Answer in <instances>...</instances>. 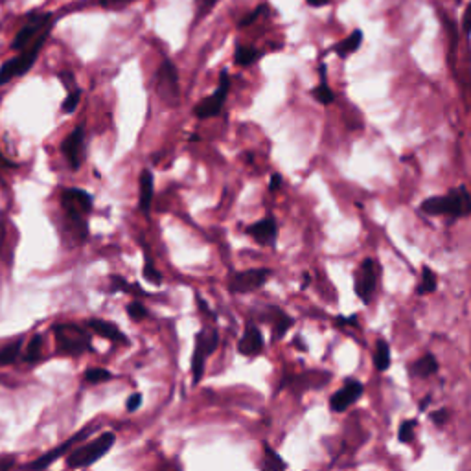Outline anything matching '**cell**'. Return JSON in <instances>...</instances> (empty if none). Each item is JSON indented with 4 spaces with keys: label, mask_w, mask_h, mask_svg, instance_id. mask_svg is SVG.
<instances>
[{
    "label": "cell",
    "mask_w": 471,
    "mask_h": 471,
    "mask_svg": "<svg viewBox=\"0 0 471 471\" xmlns=\"http://www.w3.org/2000/svg\"><path fill=\"white\" fill-rule=\"evenodd\" d=\"M87 326L91 332H94L100 337L111 341V343H120V345H129V337H127L120 328L113 324L109 321H104V319H91L87 322Z\"/></svg>",
    "instance_id": "obj_17"
},
{
    "label": "cell",
    "mask_w": 471,
    "mask_h": 471,
    "mask_svg": "<svg viewBox=\"0 0 471 471\" xmlns=\"http://www.w3.org/2000/svg\"><path fill=\"white\" fill-rule=\"evenodd\" d=\"M264 8H265V6L256 8V10H254L253 13H249L247 17H243L242 21H240V24H238V26H240V28H245V26H251V24H253L254 21H256V19H258L260 15H262V12H264Z\"/></svg>",
    "instance_id": "obj_39"
},
{
    "label": "cell",
    "mask_w": 471,
    "mask_h": 471,
    "mask_svg": "<svg viewBox=\"0 0 471 471\" xmlns=\"http://www.w3.org/2000/svg\"><path fill=\"white\" fill-rule=\"evenodd\" d=\"M61 207L65 210V216L76 227V230L87 236V232H89L87 216L92 212V207H94L91 194L81 190V188H67L61 194Z\"/></svg>",
    "instance_id": "obj_2"
},
{
    "label": "cell",
    "mask_w": 471,
    "mask_h": 471,
    "mask_svg": "<svg viewBox=\"0 0 471 471\" xmlns=\"http://www.w3.org/2000/svg\"><path fill=\"white\" fill-rule=\"evenodd\" d=\"M374 365L380 372H387L389 367H391V346H389L387 341H378L376 352H374Z\"/></svg>",
    "instance_id": "obj_22"
},
{
    "label": "cell",
    "mask_w": 471,
    "mask_h": 471,
    "mask_svg": "<svg viewBox=\"0 0 471 471\" xmlns=\"http://www.w3.org/2000/svg\"><path fill=\"white\" fill-rule=\"evenodd\" d=\"M449 416H451V414H449L448 409H440V411H435V413H431V422L435 424V426L442 427L449 422Z\"/></svg>",
    "instance_id": "obj_37"
},
{
    "label": "cell",
    "mask_w": 471,
    "mask_h": 471,
    "mask_svg": "<svg viewBox=\"0 0 471 471\" xmlns=\"http://www.w3.org/2000/svg\"><path fill=\"white\" fill-rule=\"evenodd\" d=\"M21 350H23V341L19 339L15 343H10V345L2 346L0 348V367H6V365H13L17 361L19 356H21Z\"/></svg>",
    "instance_id": "obj_26"
},
{
    "label": "cell",
    "mask_w": 471,
    "mask_h": 471,
    "mask_svg": "<svg viewBox=\"0 0 471 471\" xmlns=\"http://www.w3.org/2000/svg\"><path fill=\"white\" fill-rule=\"evenodd\" d=\"M126 311H127V315H129V319L135 322L144 321L146 317H148V310H146V306L142 304L140 300H133V302H129Z\"/></svg>",
    "instance_id": "obj_33"
},
{
    "label": "cell",
    "mask_w": 471,
    "mask_h": 471,
    "mask_svg": "<svg viewBox=\"0 0 471 471\" xmlns=\"http://www.w3.org/2000/svg\"><path fill=\"white\" fill-rule=\"evenodd\" d=\"M54 335L58 341V348L65 356H81L85 352L92 350L91 334L80 324H58L54 326Z\"/></svg>",
    "instance_id": "obj_4"
},
{
    "label": "cell",
    "mask_w": 471,
    "mask_h": 471,
    "mask_svg": "<svg viewBox=\"0 0 471 471\" xmlns=\"http://www.w3.org/2000/svg\"><path fill=\"white\" fill-rule=\"evenodd\" d=\"M92 433H94V426H87L83 431L76 433L74 437H70L69 440H65L61 446L50 449V451H46L45 455L37 457L34 462H30V464L24 466V471H43V470H46V468H48L50 464H54L56 460H59L61 457H67V453H70V451H72V448H74L76 444L85 442L87 438L91 437Z\"/></svg>",
    "instance_id": "obj_8"
},
{
    "label": "cell",
    "mask_w": 471,
    "mask_h": 471,
    "mask_svg": "<svg viewBox=\"0 0 471 471\" xmlns=\"http://www.w3.org/2000/svg\"><path fill=\"white\" fill-rule=\"evenodd\" d=\"M414 427H416V420H405L400 429H398V438L402 444H409L414 437Z\"/></svg>",
    "instance_id": "obj_35"
},
{
    "label": "cell",
    "mask_w": 471,
    "mask_h": 471,
    "mask_svg": "<svg viewBox=\"0 0 471 471\" xmlns=\"http://www.w3.org/2000/svg\"><path fill=\"white\" fill-rule=\"evenodd\" d=\"M361 43H363V32L361 30H356V32H352L345 41H341L339 45L335 46V52H337V56H341V58H346V56L357 52V50H359V46H361Z\"/></svg>",
    "instance_id": "obj_21"
},
{
    "label": "cell",
    "mask_w": 471,
    "mask_h": 471,
    "mask_svg": "<svg viewBox=\"0 0 471 471\" xmlns=\"http://www.w3.org/2000/svg\"><path fill=\"white\" fill-rule=\"evenodd\" d=\"M43 346H45V339L43 335H34L32 339L28 341L26 345V350H24V363H37L43 356Z\"/></svg>",
    "instance_id": "obj_25"
},
{
    "label": "cell",
    "mask_w": 471,
    "mask_h": 471,
    "mask_svg": "<svg viewBox=\"0 0 471 471\" xmlns=\"http://www.w3.org/2000/svg\"><path fill=\"white\" fill-rule=\"evenodd\" d=\"M306 2H308L311 8H321V6H326L330 0H306Z\"/></svg>",
    "instance_id": "obj_46"
},
{
    "label": "cell",
    "mask_w": 471,
    "mask_h": 471,
    "mask_svg": "<svg viewBox=\"0 0 471 471\" xmlns=\"http://www.w3.org/2000/svg\"><path fill=\"white\" fill-rule=\"evenodd\" d=\"M363 391H365V387H363L361 381L346 380L343 389H339L334 396L330 398V409L334 413H345L363 396Z\"/></svg>",
    "instance_id": "obj_12"
},
{
    "label": "cell",
    "mask_w": 471,
    "mask_h": 471,
    "mask_svg": "<svg viewBox=\"0 0 471 471\" xmlns=\"http://www.w3.org/2000/svg\"><path fill=\"white\" fill-rule=\"evenodd\" d=\"M219 345V335L216 330H203L196 335V346H194V356H192V378L194 385L203 380L205 365L207 359L212 356Z\"/></svg>",
    "instance_id": "obj_6"
},
{
    "label": "cell",
    "mask_w": 471,
    "mask_h": 471,
    "mask_svg": "<svg viewBox=\"0 0 471 471\" xmlns=\"http://www.w3.org/2000/svg\"><path fill=\"white\" fill-rule=\"evenodd\" d=\"M111 291L113 293H116V291H124V293H135V295H140V297H144L146 291H142V289L138 288V286H135V284H127L126 278H122V276H111Z\"/></svg>",
    "instance_id": "obj_30"
},
{
    "label": "cell",
    "mask_w": 471,
    "mask_h": 471,
    "mask_svg": "<svg viewBox=\"0 0 471 471\" xmlns=\"http://www.w3.org/2000/svg\"><path fill=\"white\" fill-rule=\"evenodd\" d=\"M311 96L319 102V104H322V105H330V104H334V100H335V94H334V91L328 87V83L326 81H321V85H317L313 91H311Z\"/></svg>",
    "instance_id": "obj_31"
},
{
    "label": "cell",
    "mask_w": 471,
    "mask_h": 471,
    "mask_svg": "<svg viewBox=\"0 0 471 471\" xmlns=\"http://www.w3.org/2000/svg\"><path fill=\"white\" fill-rule=\"evenodd\" d=\"M54 28V15L50 12H43V13H32L24 24L19 28V32L13 37L12 45V52L23 54L26 50H30L32 46L39 41V37L45 32Z\"/></svg>",
    "instance_id": "obj_3"
},
{
    "label": "cell",
    "mask_w": 471,
    "mask_h": 471,
    "mask_svg": "<svg viewBox=\"0 0 471 471\" xmlns=\"http://www.w3.org/2000/svg\"><path fill=\"white\" fill-rule=\"evenodd\" d=\"M190 142H201V135H190Z\"/></svg>",
    "instance_id": "obj_47"
},
{
    "label": "cell",
    "mask_w": 471,
    "mask_h": 471,
    "mask_svg": "<svg viewBox=\"0 0 471 471\" xmlns=\"http://www.w3.org/2000/svg\"><path fill=\"white\" fill-rule=\"evenodd\" d=\"M140 405H142V394H140V392H135V394H131V396L127 398L126 409L129 413H135Z\"/></svg>",
    "instance_id": "obj_38"
},
{
    "label": "cell",
    "mask_w": 471,
    "mask_h": 471,
    "mask_svg": "<svg viewBox=\"0 0 471 471\" xmlns=\"http://www.w3.org/2000/svg\"><path fill=\"white\" fill-rule=\"evenodd\" d=\"M420 208H422V212L427 214V216H433V218L446 216V199H444V196L429 197V199L422 203Z\"/></svg>",
    "instance_id": "obj_27"
},
{
    "label": "cell",
    "mask_w": 471,
    "mask_h": 471,
    "mask_svg": "<svg viewBox=\"0 0 471 471\" xmlns=\"http://www.w3.org/2000/svg\"><path fill=\"white\" fill-rule=\"evenodd\" d=\"M462 28H464V32L468 35L471 34V2L468 4V8H466L464 17H462Z\"/></svg>",
    "instance_id": "obj_42"
},
{
    "label": "cell",
    "mask_w": 471,
    "mask_h": 471,
    "mask_svg": "<svg viewBox=\"0 0 471 471\" xmlns=\"http://www.w3.org/2000/svg\"><path fill=\"white\" fill-rule=\"evenodd\" d=\"M59 80H63V85L69 89V92L74 91V89H78V87H76V83H74V74H72L70 70H65V72H61V74H59Z\"/></svg>",
    "instance_id": "obj_40"
},
{
    "label": "cell",
    "mask_w": 471,
    "mask_h": 471,
    "mask_svg": "<svg viewBox=\"0 0 471 471\" xmlns=\"http://www.w3.org/2000/svg\"><path fill=\"white\" fill-rule=\"evenodd\" d=\"M260 50H256L254 46H238L234 52V63L238 67H251L260 59Z\"/></svg>",
    "instance_id": "obj_23"
},
{
    "label": "cell",
    "mask_w": 471,
    "mask_h": 471,
    "mask_svg": "<svg viewBox=\"0 0 471 471\" xmlns=\"http://www.w3.org/2000/svg\"><path fill=\"white\" fill-rule=\"evenodd\" d=\"M376 286H378V267H376V262H374V260L367 258L363 262L356 275L357 297H359L365 304H368V302L372 300Z\"/></svg>",
    "instance_id": "obj_11"
},
{
    "label": "cell",
    "mask_w": 471,
    "mask_h": 471,
    "mask_svg": "<svg viewBox=\"0 0 471 471\" xmlns=\"http://www.w3.org/2000/svg\"><path fill=\"white\" fill-rule=\"evenodd\" d=\"M245 234L251 236L254 242L264 245V247H275L276 238H278V225L275 218L260 219L256 223L249 225L245 229Z\"/></svg>",
    "instance_id": "obj_14"
},
{
    "label": "cell",
    "mask_w": 471,
    "mask_h": 471,
    "mask_svg": "<svg viewBox=\"0 0 471 471\" xmlns=\"http://www.w3.org/2000/svg\"><path fill=\"white\" fill-rule=\"evenodd\" d=\"M155 83L157 91L161 92L162 98H179V92H181V87H179V72L172 59H164L161 63V67L157 69Z\"/></svg>",
    "instance_id": "obj_10"
},
{
    "label": "cell",
    "mask_w": 471,
    "mask_h": 471,
    "mask_svg": "<svg viewBox=\"0 0 471 471\" xmlns=\"http://www.w3.org/2000/svg\"><path fill=\"white\" fill-rule=\"evenodd\" d=\"M15 464V459L10 457V459H0V471H10Z\"/></svg>",
    "instance_id": "obj_45"
},
{
    "label": "cell",
    "mask_w": 471,
    "mask_h": 471,
    "mask_svg": "<svg viewBox=\"0 0 471 471\" xmlns=\"http://www.w3.org/2000/svg\"><path fill=\"white\" fill-rule=\"evenodd\" d=\"M219 0H197V21L203 19L207 13L212 12V8L218 4Z\"/></svg>",
    "instance_id": "obj_36"
},
{
    "label": "cell",
    "mask_w": 471,
    "mask_h": 471,
    "mask_svg": "<svg viewBox=\"0 0 471 471\" xmlns=\"http://www.w3.org/2000/svg\"><path fill=\"white\" fill-rule=\"evenodd\" d=\"M115 444V433H102L98 438L72 449L67 455V466L70 470H80V468H89V466L96 464L98 460H102L105 455L109 453Z\"/></svg>",
    "instance_id": "obj_1"
},
{
    "label": "cell",
    "mask_w": 471,
    "mask_h": 471,
    "mask_svg": "<svg viewBox=\"0 0 471 471\" xmlns=\"http://www.w3.org/2000/svg\"><path fill=\"white\" fill-rule=\"evenodd\" d=\"M80 102H81V89L78 87V89H74V91H70L69 94H67V98H65L63 104H61V111H63V113H74V111L78 109Z\"/></svg>",
    "instance_id": "obj_34"
},
{
    "label": "cell",
    "mask_w": 471,
    "mask_h": 471,
    "mask_svg": "<svg viewBox=\"0 0 471 471\" xmlns=\"http://www.w3.org/2000/svg\"><path fill=\"white\" fill-rule=\"evenodd\" d=\"M102 8H116L124 6V4H129V2H135V0H96Z\"/></svg>",
    "instance_id": "obj_41"
},
{
    "label": "cell",
    "mask_w": 471,
    "mask_h": 471,
    "mask_svg": "<svg viewBox=\"0 0 471 471\" xmlns=\"http://www.w3.org/2000/svg\"><path fill=\"white\" fill-rule=\"evenodd\" d=\"M437 275L433 273V269H429V267H424V271H422V280H420V286L418 289H416V293L418 295H431L437 291Z\"/></svg>",
    "instance_id": "obj_28"
},
{
    "label": "cell",
    "mask_w": 471,
    "mask_h": 471,
    "mask_svg": "<svg viewBox=\"0 0 471 471\" xmlns=\"http://www.w3.org/2000/svg\"><path fill=\"white\" fill-rule=\"evenodd\" d=\"M271 276H273V271L264 269V267L262 269L240 271L229 278V291L236 295L253 293V291L264 288Z\"/></svg>",
    "instance_id": "obj_9"
},
{
    "label": "cell",
    "mask_w": 471,
    "mask_h": 471,
    "mask_svg": "<svg viewBox=\"0 0 471 471\" xmlns=\"http://www.w3.org/2000/svg\"><path fill=\"white\" fill-rule=\"evenodd\" d=\"M142 276L146 280L153 284V286H161L162 284V273L155 267V264L151 262L150 254L144 253V267H142Z\"/></svg>",
    "instance_id": "obj_29"
},
{
    "label": "cell",
    "mask_w": 471,
    "mask_h": 471,
    "mask_svg": "<svg viewBox=\"0 0 471 471\" xmlns=\"http://www.w3.org/2000/svg\"><path fill=\"white\" fill-rule=\"evenodd\" d=\"M197 306L201 308V311H203V313H205V315L216 319V313H212V311H210V308H208V306H207V302H205V300H203L201 297H199V295H197Z\"/></svg>",
    "instance_id": "obj_44"
},
{
    "label": "cell",
    "mask_w": 471,
    "mask_h": 471,
    "mask_svg": "<svg viewBox=\"0 0 471 471\" xmlns=\"http://www.w3.org/2000/svg\"><path fill=\"white\" fill-rule=\"evenodd\" d=\"M83 146H85V127L78 126L70 135H67L61 144V151L72 170H78L83 162Z\"/></svg>",
    "instance_id": "obj_13"
},
{
    "label": "cell",
    "mask_w": 471,
    "mask_h": 471,
    "mask_svg": "<svg viewBox=\"0 0 471 471\" xmlns=\"http://www.w3.org/2000/svg\"><path fill=\"white\" fill-rule=\"evenodd\" d=\"M280 186H282V175L280 173H273V177H271V181H269V190L271 192L280 190Z\"/></svg>",
    "instance_id": "obj_43"
},
{
    "label": "cell",
    "mask_w": 471,
    "mask_h": 471,
    "mask_svg": "<svg viewBox=\"0 0 471 471\" xmlns=\"http://www.w3.org/2000/svg\"><path fill=\"white\" fill-rule=\"evenodd\" d=\"M153 196H155V177L151 170H144L138 177V208L144 214H150Z\"/></svg>",
    "instance_id": "obj_18"
},
{
    "label": "cell",
    "mask_w": 471,
    "mask_h": 471,
    "mask_svg": "<svg viewBox=\"0 0 471 471\" xmlns=\"http://www.w3.org/2000/svg\"><path fill=\"white\" fill-rule=\"evenodd\" d=\"M265 348L264 335L256 324H247L245 332H243L242 339L238 341V354L245 357L260 356Z\"/></svg>",
    "instance_id": "obj_15"
},
{
    "label": "cell",
    "mask_w": 471,
    "mask_h": 471,
    "mask_svg": "<svg viewBox=\"0 0 471 471\" xmlns=\"http://www.w3.org/2000/svg\"><path fill=\"white\" fill-rule=\"evenodd\" d=\"M444 199H446V216L466 218L471 214V196L464 186L451 190L448 196H444Z\"/></svg>",
    "instance_id": "obj_16"
},
{
    "label": "cell",
    "mask_w": 471,
    "mask_h": 471,
    "mask_svg": "<svg viewBox=\"0 0 471 471\" xmlns=\"http://www.w3.org/2000/svg\"><path fill=\"white\" fill-rule=\"evenodd\" d=\"M230 91V74L229 70L223 69L221 74H219V83L218 89L208 96V98L201 100L199 104L194 107V115L199 118V120H208V118H214L221 113V109L225 107V102L229 98Z\"/></svg>",
    "instance_id": "obj_7"
},
{
    "label": "cell",
    "mask_w": 471,
    "mask_h": 471,
    "mask_svg": "<svg viewBox=\"0 0 471 471\" xmlns=\"http://www.w3.org/2000/svg\"><path fill=\"white\" fill-rule=\"evenodd\" d=\"M437 372H438V359L433 356V354H426V356H422L420 359H416V361L411 365V374H413L414 378H418V380L431 378V376H435Z\"/></svg>",
    "instance_id": "obj_19"
},
{
    "label": "cell",
    "mask_w": 471,
    "mask_h": 471,
    "mask_svg": "<svg viewBox=\"0 0 471 471\" xmlns=\"http://www.w3.org/2000/svg\"><path fill=\"white\" fill-rule=\"evenodd\" d=\"M262 471H286L288 470V464L286 460L282 459L280 455L276 453L275 449L264 444V459H262Z\"/></svg>",
    "instance_id": "obj_20"
},
{
    "label": "cell",
    "mask_w": 471,
    "mask_h": 471,
    "mask_svg": "<svg viewBox=\"0 0 471 471\" xmlns=\"http://www.w3.org/2000/svg\"><path fill=\"white\" fill-rule=\"evenodd\" d=\"M50 32H52V30H48V32H45V34L41 35L39 41H37L30 50H26V52L23 54H17L15 58L8 59V61L2 63V67H0V87L6 85V83L15 80V78H21V76L28 74L30 70H32V67H34L35 59L39 58L43 46H45V43L48 41Z\"/></svg>",
    "instance_id": "obj_5"
},
{
    "label": "cell",
    "mask_w": 471,
    "mask_h": 471,
    "mask_svg": "<svg viewBox=\"0 0 471 471\" xmlns=\"http://www.w3.org/2000/svg\"><path fill=\"white\" fill-rule=\"evenodd\" d=\"M273 313H275V319H273V328H275V337L276 339H282L284 335L288 334V330L293 326V319L284 313L278 308H273Z\"/></svg>",
    "instance_id": "obj_24"
},
{
    "label": "cell",
    "mask_w": 471,
    "mask_h": 471,
    "mask_svg": "<svg viewBox=\"0 0 471 471\" xmlns=\"http://www.w3.org/2000/svg\"><path fill=\"white\" fill-rule=\"evenodd\" d=\"M111 378H113V374H111L107 368L102 367H92L83 374V380H85L87 383H102V381L111 380Z\"/></svg>",
    "instance_id": "obj_32"
}]
</instances>
